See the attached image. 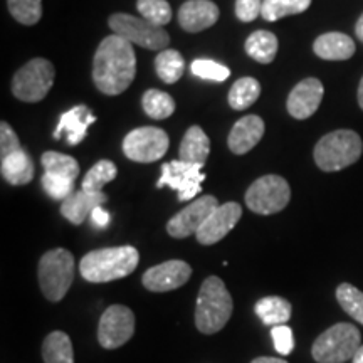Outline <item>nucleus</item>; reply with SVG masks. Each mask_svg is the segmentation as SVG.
<instances>
[{
	"instance_id": "a19ab883",
	"label": "nucleus",
	"mask_w": 363,
	"mask_h": 363,
	"mask_svg": "<svg viewBox=\"0 0 363 363\" xmlns=\"http://www.w3.org/2000/svg\"><path fill=\"white\" fill-rule=\"evenodd\" d=\"M110 212L104 211V208L99 206L93 211V214H91V220H93V224L99 227V229H104V227H108V224H110Z\"/></svg>"
},
{
	"instance_id": "6ab92c4d",
	"label": "nucleus",
	"mask_w": 363,
	"mask_h": 363,
	"mask_svg": "<svg viewBox=\"0 0 363 363\" xmlns=\"http://www.w3.org/2000/svg\"><path fill=\"white\" fill-rule=\"evenodd\" d=\"M264 128V121H262L261 116L249 115L240 118L238 123L233 126L229 138H227L230 152L235 153V155H246L261 142Z\"/></svg>"
},
{
	"instance_id": "ea45409f",
	"label": "nucleus",
	"mask_w": 363,
	"mask_h": 363,
	"mask_svg": "<svg viewBox=\"0 0 363 363\" xmlns=\"http://www.w3.org/2000/svg\"><path fill=\"white\" fill-rule=\"evenodd\" d=\"M262 0H235V16L240 22H252L261 16Z\"/></svg>"
},
{
	"instance_id": "4468645a",
	"label": "nucleus",
	"mask_w": 363,
	"mask_h": 363,
	"mask_svg": "<svg viewBox=\"0 0 363 363\" xmlns=\"http://www.w3.org/2000/svg\"><path fill=\"white\" fill-rule=\"evenodd\" d=\"M192 276V267L185 261L172 259L150 267L143 274V286L148 291L167 293L182 288Z\"/></svg>"
},
{
	"instance_id": "a878e982",
	"label": "nucleus",
	"mask_w": 363,
	"mask_h": 363,
	"mask_svg": "<svg viewBox=\"0 0 363 363\" xmlns=\"http://www.w3.org/2000/svg\"><path fill=\"white\" fill-rule=\"evenodd\" d=\"M44 363H74L71 338L65 331H52L43 343Z\"/></svg>"
},
{
	"instance_id": "b1692460",
	"label": "nucleus",
	"mask_w": 363,
	"mask_h": 363,
	"mask_svg": "<svg viewBox=\"0 0 363 363\" xmlns=\"http://www.w3.org/2000/svg\"><path fill=\"white\" fill-rule=\"evenodd\" d=\"M254 310H256V315L259 316L262 323L267 326L284 325L286 321H289V318H291V313H293L291 303L281 296L262 298L256 303Z\"/></svg>"
},
{
	"instance_id": "f8f14e48",
	"label": "nucleus",
	"mask_w": 363,
	"mask_h": 363,
	"mask_svg": "<svg viewBox=\"0 0 363 363\" xmlns=\"http://www.w3.org/2000/svg\"><path fill=\"white\" fill-rule=\"evenodd\" d=\"M135 333V315L128 306L113 305L103 313L98 325V342L106 350L123 347Z\"/></svg>"
},
{
	"instance_id": "f3484780",
	"label": "nucleus",
	"mask_w": 363,
	"mask_h": 363,
	"mask_svg": "<svg viewBox=\"0 0 363 363\" xmlns=\"http://www.w3.org/2000/svg\"><path fill=\"white\" fill-rule=\"evenodd\" d=\"M96 121V116L89 110L86 104H78L71 108L69 111L62 113L59 118V123L54 131V138H65L67 145H79L88 135V128Z\"/></svg>"
},
{
	"instance_id": "a211bd4d",
	"label": "nucleus",
	"mask_w": 363,
	"mask_h": 363,
	"mask_svg": "<svg viewBox=\"0 0 363 363\" xmlns=\"http://www.w3.org/2000/svg\"><path fill=\"white\" fill-rule=\"evenodd\" d=\"M219 21V7L212 0H187L179 9V24L187 33H202Z\"/></svg>"
},
{
	"instance_id": "20e7f679",
	"label": "nucleus",
	"mask_w": 363,
	"mask_h": 363,
	"mask_svg": "<svg viewBox=\"0 0 363 363\" xmlns=\"http://www.w3.org/2000/svg\"><path fill=\"white\" fill-rule=\"evenodd\" d=\"M363 143L352 130H337L325 135L315 147V162L323 172H338L350 167L362 157Z\"/></svg>"
},
{
	"instance_id": "9b49d317",
	"label": "nucleus",
	"mask_w": 363,
	"mask_h": 363,
	"mask_svg": "<svg viewBox=\"0 0 363 363\" xmlns=\"http://www.w3.org/2000/svg\"><path fill=\"white\" fill-rule=\"evenodd\" d=\"M202 167L194 165L182 160H174L162 165V177L158 180L157 187H170L179 194L180 202H187L195 199V195L201 194L202 182L206 175L202 174Z\"/></svg>"
},
{
	"instance_id": "2f4dec72",
	"label": "nucleus",
	"mask_w": 363,
	"mask_h": 363,
	"mask_svg": "<svg viewBox=\"0 0 363 363\" xmlns=\"http://www.w3.org/2000/svg\"><path fill=\"white\" fill-rule=\"evenodd\" d=\"M143 110L153 120H165L174 115L175 101L169 93L158 89H148L142 99Z\"/></svg>"
},
{
	"instance_id": "aec40b11",
	"label": "nucleus",
	"mask_w": 363,
	"mask_h": 363,
	"mask_svg": "<svg viewBox=\"0 0 363 363\" xmlns=\"http://www.w3.org/2000/svg\"><path fill=\"white\" fill-rule=\"evenodd\" d=\"M106 201L108 197L103 192L91 194L81 189L78 192L69 195L66 201H62L61 214L65 219L69 220L71 224L81 225L86 219H88V216L91 217L94 208L103 206Z\"/></svg>"
},
{
	"instance_id": "e433bc0d",
	"label": "nucleus",
	"mask_w": 363,
	"mask_h": 363,
	"mask_svg": "<svg viewBox=\"0 0 363 363\" xmlns=\"http://www.w3.org/2000/svg\"><path fill=\"white\" fill-rule=\"evenodd\" d=\"M40 182H43V187L45 192H48L49 197H52L54 201H66L69 195L74 194V182L62 179V177L44 174Z\"/></svg>"
},
{
	"instance_id": "7c9ffc66",
	"label": "nucleus",
	"mask_w": 363,
	"mask_h": 363,
	"mask_svg": "<svg viewBox=\"0 0 363 363\" xmlns=\"http://www.w3.org/2000/svg\"><path fill=\"white\" fill-rule=\"evenodd\" d=\"M116 175L118 169L115 163L110 160H99L98 163H94L88 174L84 175L83 190L91 194L103 192L104 185H108L111 180H115Z\"/></svg>"
},
{
	"instance_id": "f257e3e1",
	"label": "nucleus",
	"mask_w": 363,
	"mask_h": 363,
	"mask_svg": "<svg viewBox=\"0 0 363 363\" xmlns=\"http://www.w3.org/2000/svg\"><path fill=\"white\" fill-rule=\"evenodd\" d=\"M136 76V56L133 44L113 34L101 40L93 59V81L108 96H118L133 83Z\"/></svg>"
},
{
	"instance_id": "c85d7f7f",
	"label": "nucleus",
	"mask_w": 363,
	"mask_h": 363,
	"mask_svg": "<svg viewBox=\"0 0 363 363\" xmlns=\"http://www.w3.org/2000/svg\"><path fill=\"white\" fill-rule=\"evenodd\" d=\"M311 0H262V19L267 22H276L283 17L296 16L308 11Z\"/></svg>"
},
{
	"instance_id": "72a5a7b5",
	"label": "nucleus",
	"mask_w": 363,
	"mask_h": 363,
	"mask_svg": "<svg viewBox=\"0 0 363 363\" xmlns=\"http://www.w3.org/2000/svg\"><path fill=\"white\" fill-rule=\"evenodd\" d=\"M136 9L142 19L153 26L163 27L172 21V7L167 0H138Z\"/></svg>"
},
{
	"instance_id": "f704fd0d",
	"label": "nucleus",
	"mask_w": 363,
	"mask_h": 363,
	"mask_svg": "<svg viewBox=\"0 0 363 363\" xmlns=\"http://www.w3.org/2000/svg\"><path fill=\"white\" fill-rule=\"evenodd\" d=\"M9 11L24 26L38 24L43 17V0H7Z\"/></svg>"
},
{
	"instance_id": "2eb2a0df",
	"label": "nucleus",
	"mask_w": 363,
	"mask_h": 363,
	"mask_svg": "<svg viewBox=\"0 0 363 363\" xmlns=\"http://www.w3.org/2000/svg\"><path fill=\"white\" fill-rule=\"evenodd\" d=\"M240 216H242V208L238 202H227L224 206H219L203 222V225L195 234V238L203 246H212V244L224 239L234 229Z\"/></svg>"
},
{
	"instance_id": "bb28decb",
	"label": "nucleus",
	"mask_w": 363,
	"mask_h": 363,
	"mask_svg": "<svg viewBox=\"0 0 363 363\" xmlns=\"http://www.w3.org/2000/svg\"><path fill=\"white\" fill-rule=\"evenodd\" d=\"M261 94L259 81L254 78H240L229 91V104L235 111H244L257 101Z\"/></svg>"
},
{
	"instance_id": "58836bf2",
	"label": "nucleus",
	"mask_w": 363,
	"mask_h": 363,
	"mask_svg": "<svg viewBox=\"0 0 363 363\" xmlns=\"http://www.w3.org/2000/svg\"><path fill=\"white\" fill-rule=\"evenodd\" d=\"M17 150H21V143L16 131L12 130V126L7 121H2L0 123V158L11 155Z\"/></svg>"
},
{
	"instance_id": "4c0bfd02",
	"label": "nucleus",
	"mask_w": 363,
	"mask_h": 363,
	"mask_svg": "<svg viewBox=\"0 0 363 363\" xmlns=\"http://www.w3.org/2000/svg\"><path fill=\"white\" fill-rule=\"evenodd\" d=\"M272 342H274V348L279 355H291L294 350V337L293 330L286 325H278L272 326L271 330Z\"/></svg>"
},
{
	"instance_id": "6e6552de",
	"label": "nucleus",
	"mask_w": 363,
	"mask_h": 363,
	"mask_svg": "<svg viewBox=\"0 0 363 363\" xmlns=\"http://www.w3.org/2000/svg\"><path fill=\"white\" fill-rule=\"evenodd\" d=\"M111 30L128 43L148 49V51H165L170 44V35L163 27L150 24L142 17L130 16V13H115L108 21Z\"/></svg>"
},
{
	"instance_id": "dca6fc26",
	"label": "nucleus",
	"mask_w": 363,
	"mask_h": 363,
	"mask_svg": "<svg viewBox=\"0 0 363 363\" xmlns=\"http://www.w3.org/2000/svg\"><path fill=\"white\" fill-rule=\"evenodd\" d=\"M325 88L320 79L308 78L294 86L288 98V111L296 120H308L315 115L323 99Z\"/></svg>"
},
{
	"instance_id": "c756f323",
	"label": "nucleus",
	"mask_w": 363,
	"mask_h": 363,
	"mask_svg": "<svg viewBox=\"0 0 363 363\" xmlns=\"http://www.w3.org/2000/svg\"><path fill=\"white\" fill-rule=\"evenodd\" d=\"M185 61L180 52L174 49H165L155 57V71L163 83L174 84L184 74Z\"/></svg>"
},
{
	"instance_id": "39448f33",
	"label": "nucleus",
	"mask_w": 363,
	"mask_h": 363,
	"mask_svg": "<svg viewBox=\"0 0 363 363\" xmlns=\"http://www.w3.org/2000/svg\"><path fill=\"white\" fill-rule=\"evenodd\" d=\"M362 347V335L355 325L337 323L315 340L311 355L318 363H345L353 360Z\"/></svg>"
},
{
	"instance_id": "a18cd8bd",
	"label": "nucleus",
	"mask_w": 363,
	"mask_h": 363,
	"mask_svg": "<svg viewBox=\"0 0 363 363\" xmlns=\"http://www.w3.org/2000/svg\"><path fill=\"white\" fill-rule=\"evenodd\" d=\"M358 104H360V108L363 110V78L360 81V86H358Z\"/></svg>"
},
{
	"instance_id": "79ce46f5",
	"label": "nucleus",
	"mask_w": 363,
	"mask_h": 363,
	"mask_svg": "<svg viewBox=\"0 0 363 363\" xmlns=\"http://www.w3.org/2000/svg\"><path fill=\"white\" fill-rule=\"evenodd\" d=\"M251 363H288L286 360H281V358H272V357H259L254 358Z\"/></svg>"
},
{
	"instance_id": "5701e85b",
	"label": "nucleus",
	"mask_w": 363,
	"mask_h": 363,
	"mask_svg": "<svg viewBox=\"0 0 363 363\" xmlns=\"http://www.w3.org/2000/svg\"><path fill=\"white\" fill-rule=\"evenodd\" d=\"M0 172L11 185H27L34 179V163L26 150H17L0 158Z\"/></svg>"
},
{
	"instance_id": "c9c22d12",
	"label": "nucleus",
	"mask_w": 363,
	"mask_h": 363,
	"mask_svg": "<svg viewBox=\"0 0 363 363\" xmlns=\"http://www.w3.org/2000/svg\"><path fill=\"white\" fill-rule=\"evenodd\" d=\"M190 71L199 78L207 81H216V83H224L230 76L229 67L219 65V62L211 61V59H195L190 66Z\"/></svg>"
},
{
	"instance_id": "c03bdc74",
	"label": "nucleus",
	"mask_w": 363,
	"mask_h": 363,
	"mask_svg": "<svg viewBox=\"0 0 363 363\" xmlns=\"http://www.w3.org/2000/svg\"><path fill=\"white\" fill-rule=\"evenodd\" d=\"M353 363H363V345L360 348H358L355 357H353Z\"/></svg>"
},
{
	"instance_id": "f03ea898",
	"label": "nucleus",
	"mask_w": 363,
	"mask_h": 363,
	"mask_svg": "<svg viewBox=\"0 0 363 363\" xmlns=\"http://www.w3.org/2000/svg\"><path fill=\"white\" fill-rule=\"evenodd\" d=\"M138 261L140 254L133 246L96 249L81 259L79 272L89 283H110L131 274Z\"/></svg>"
},
{
	"instance_id": "37998d69",
	"label": "nucleus",
	"mask_w": 363,
	"mask_h": 363,
	"mask_svg": "<svg viewBox=\"0 0 363 363\" xmlns=\"http://www.w3.org/2000/svg\"><path fill=\"white\" fill-rule=\"evenodd\" d=\"M355 33H357V38L362 40L363 43V13L360 16V19L357 21V26H355Z\"/></svg>"
},
{
	"instance_id": "ddd939ff",
	"label": "nucleus",
	"mask_w": 363,
	"mask_h": 363,
	"mask_svg": "<svg viewBox=\"0 0 363 363\" xmlns=\"http://www.w3.org/2000/svg\"><path fill=\"white\" fill-rule=\"evenodd\" d=\"M219 207V202L214 195H206V197L195 199L192 203L182 208L179 214H175L167 224V233L175 239H185L189 235L197 234L208 219V216Z\"/></svg>"
},
{
	"instance_id": "473e14b6",
	"label": "nucleus",
	"mask_w": 363,
	"mask_h": 363,
	"mask_svg": "<svg viewBox=\"0 0 363 363\" xmlns=\"http://www.w3.org/2000/svg\"><path fill=\"white\" fill-rule=\"evenodd\" d=\"M337 299L347 315L363 325V293L355 286L343 283L337 288Z\"/></svg>"
},
{
	"instance_id": "393cba45",
	"label": "nucleus",
	"mask_w": 363,
	"mask_h": 363,
	"mask_svg": "<svg viewBox=\"0 0 363 363\" xmlns=\"http://www.w3.org/2000/svg\"><path fill=\"white\" fill-rule=\"evenodd\" d=\"M278 38L269 30H256L246 40V52L261 65H269L278 54Z\"/></svg>"
},
{
	"instance_id": "423d86ee",
	"label": "nucleus",
	"mask_w": 363,
	"mask_h": 363,
	"mask_svg": "<svg viewBox=\"0 0 363 363\" xmlns=\"http://www.w3.org/2000/svg\"><path fill=\"white\" fill-rule=\"evenodd\" d=\"M39 284L49 301H61L74 279V257L66 249L48 251L39 261Z\"/></svg>"
},
{
	"instance_id": "cd10ccee",
	"label": "nucleus",
	"mask_w": 363,
	"mask_h": 363,
	"mask_svg": "<svg viewBox=\"0 0 363 363\" xmlns=\"http://www.w3.org/2000/svg\"><path fill=\"white\" fill-rule=\"evenodd\" d=\"M44 167V174H51L62 177V179L76 182L79 175V163L69 155L59 152H45L43 158H40Z\"/></svg>"
},
{
	"instance_id": "9d476101",
	"label": "nucleus",
	"mask_w": 363,
	"mask_h": 363,
	"mask_svg": "<svg viewBox=\"0 0 363 363\" xmlns=\"http://www.w3.org/2000/svg\"><path fill=\"white\" fill-rule=\"evenodd\" d=\"M170 147L169 135L155 126H143L130 131L123 140V152L130 160L152 163L160 160Z\"/></svg>"
},
{
	"instance_id": "412c9836",
	"label": "nucleus",
	"mask_w": 363,
	"mask_h": 363,
	"mask_svg": "<svg viewBox=\"0 0 363 363\" xmlns=\"http://www.w3.org/2000/svg\"><path fill=\"white\" fill-rule=\"evenodd\" d=\"M313 51L325 61H347L355 54V43L342 33H326L313 44Z\"/></svg>"
},
{
	"instance_id": "4be33fe9",
	"label": "nucleus",
	"mask_w": 363,
	"mask_h": 363,
	"mask_svg": "<svg viewBox=\"0 0 363 363\" xmlns=\"http://www.w3.org/2000/svg\"><path fill=\"white\" fill-rule=\"evenodd\" d=\"M179 153L182 162L194 163L199 167L206 165L208 153H211V140L201 126H190L182 138Z\"/></svg>"
},
{
	"instance_id": "1a4fd4ad",
	"label": "nucleus",
	"mask_w": 363,
	"mask_h": 363,
	"mask_svg": "<svg viewBox=\"0 0 363 363\" xmlns=\"http://www.w3.org/2000/svg\"><path fill=\"white\" fill-rule=\"evenodd\" d=\"M291 201L289 184L279 175H264L257 179L246 192L249 211L259 216L278 214Z\"/></svg>"
},
{
	"instance_id": "0eeeda50",
	"label": "nucleus",
	"mask_w": 363,
	"mask_h": 363,
	"mask_svg": "<svg viewBox=\"0 0 363 363\" xmlns=\"http://www.w3.org/2000/svg\"><path fill=\"white\" fill-rule=\"evenodd\" d=\"M54 66L48 59L38 57L22 66L12 79L13 96L24 103H38L48 96L54 84Z\"/></svg>"
},
{
	"instance_id": "7ed1b4c3",
	"label": "nucleus",
	"mask_w": 363,
	"mask_h": 363,
	"mask_svg": "<svg viewBox=\"0 0 363 363\" xmlns=\"http://www.w3.org/2000/svg\"><path fill=\"white\" fill-rule=\"evenodd\" d=\"M233 296L227 291L224 281L208 276L201 286L195 308V325L203 335H214L227 325L233 315Z\"/></svg>"
}]
</instances>
